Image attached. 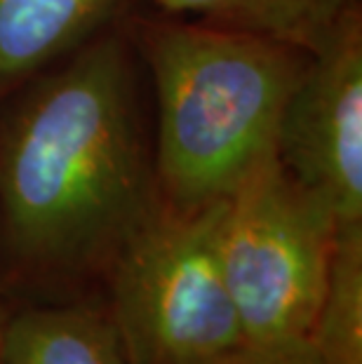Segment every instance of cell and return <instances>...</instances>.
<instances>
[{
	"mask_svg": "<svg viewBox=\"0 0 362 364\" xmlns=\"http://www.w3.org/2000/svg\"><path fill=\"white\" fill-rule=\"evenodd\" d=\"M339 223L278 156L223 200L219 259L247 343L311 338Z\"/></svg>",
	"mask_w": 362,
	"mask_h": 364,
	"instance_id": "4",
	"label": "cell"
},
{
	"mask_svg": "<svg viewBox=\"0 0 362 364\" xmlns=\"http://www.w3.org/2000/svg\"><path fill=\"white\" fill-rule=\"evenodd\" d=\"M358 0H153L163 17L243 31L302 54L325 45Z\"/></svg>",
	"mask_w": 362,
	"mask_h": 364,
	"instance_id": "8",
	"label": "cell"
},
{
	"mask_svg": "<svg viewBox=\"0 0 362 364\" xmlns=\"http://www.w3.org/2000/svg\"><path fill=\"white\" fill-rule=\"evenodd\" d=\"M71 54L0 127V247L48 282L106 275L158 205L127 43L102 36Z\"/></svg>",
	"mask_w": 362,
	"mask_h": 364,
	"instance_id": "1",
	"label": "cell"
},
{
	"mask_svg": "<svg viewBox=\"0 0 362 364\" xmlns=\"http://www.w3.org/2000/svg\"><path fill=\"white\" fill-rule=\"evenodd\" d=\"M129 0H0V92L90 43Z\"/></svg>",
	"mask_w": 362,
	"mask_h": 364,
	"instance_id": "6",
	"label": "cell"
},
{
	"mask_svg": "<svg viewBox=\"0 0 362 364\" xmlns=\"http://www.w3.org/2000/svg\"><path fill=\"white\" fill-rule=\"evenodd\" d=\"M5 315H7V313H5V308H3V304H0V324H3V320H5Z\"/></svg>",
	"mask_w": 362,
	"mask_h": 364,
	"instance_id": "11",
	"label": "cell"
},
{
	"mask_svg": "<svg viewBox=\"0 0 362 364\" xmlns=\"http://www.w3.org/2000/svg\"><path fill=\"white\" fill-rule=\"evenodd\" d=\"M275 153L320 198L339 226L362 223V14L360 3L308 54L284 102Z\"/></svg>",
	"mask_w": 362,
	"mask_h": 364,
	"instance_id": "5",
	"label": "cell"
},
{
	"mask_svg": "<svg viewBox=\"0 0 362 364\" xmlns=\"http://www.w3.org/2000/svg\"><path fill=\"white\" fill-rule=\"evenodd\" d=\"M0 364H129L106 304L28 306L0 324Z\"/></svg>",
	"mask_w": 362,
	"mask_h": 364,
	"instance_id": "7",
	"label": "cell"
},
{
	"mask_svg": "<svg viewBox=\"0 0 362 364\" xmlns=\"http://www.w3.org/2000/svg\"><path fill=\"white\" fill-rule=\"evenodd\" d=\"M311 346L322 364H362V223L339 226Z\"/></svg>",
	"mask_w": 362,
	"mask_h": 364,
	"instance_id": "9",
	"label": "cell"
},
{
	"mask_svg": "<svg viewBox=\"0 0 362 364\" xmlns=\"http://www.w3.org/2000/svg\"><path fill=\"white\" fill-rule=\"evenodd\" d=\"M210 364H322L308 338L275 341V343H247L238 346Z\"/></svg>",
	"mask_w": 362,
	"mask_h": 364,
	"instance_id": "10",
	"label": "cell"
},
{
	"mask_svg": "<svg viewBox=\"0 0 362 364\" xmlns=\"http://www.w3.org/2000/svg\"><path fill=\"white\" fill-rule=\"evenodd\" d=\"M223 200L158 198L113 257L106 306L129 364H210L245 343L219 259Z\"/></svg>",
	"mask_w": 362,
	"mask_h": 364,
	"instance_id": "3",
	"label": "cell"
},
{
	"mask_svg": "<svg viewBox=\"0 0 362 364\" xmlns=\"http://www.w3.org/2000/svg\"><path fill=\"white\" fill-rule=\"evenodd\" d=\"M132 41L156 92L153 179L163 203H217L278 156L280 115L306 54L163 14L139 21Z\"/></svg>",
	"mask_w": 362,
	"mask_h": 364,
	"instance_id": "2",
	"label": "cell"
}]
</instances>
